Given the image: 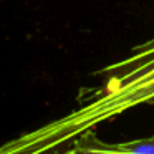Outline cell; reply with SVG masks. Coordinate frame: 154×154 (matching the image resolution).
Here are the masks:
<instances>
[{
    "mask_svg": "<svg viewBox=\"0 0 154 154\" xmlns=\"http://www.w3.org/2000/svg\"><path fill=\"white\" fill-rule=\"evenodd\" d=\"M48 154H154V134L141 139L109 143L90 129L76 136L70 144Z\"/></svg>",
    "mask_w": 154,
    "mask_h": 154,
    "instance_id": "7a4b0ae2",
    "label": "cell"
},
{
    "mask_svg": "<svg viewBox=\"0 0 154 154\" xmlns=\"http://www.w3.org/2000/svg\"><path fill=\"white\" fill-rule=\"evenodd\" d=\"M96 86L81 90L76 106L2 144V154H48L76 136L137 106H154V37L98 71Z\"/></svg>",
    "mask_w": 154,
    "mask_h": 154,
    "instance_id": "6da1fadb",
    "label": "cell"
}]
</instances>
